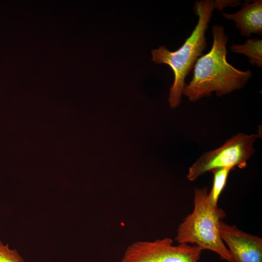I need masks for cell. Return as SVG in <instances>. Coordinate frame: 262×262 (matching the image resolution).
Here are the masks:
<instances>
[{"label":"cell","instance_id":"cell-7","mask_svg":"<svg viewBox=\"0 0 262 262\" xmlns=\"http://www.w3.org/2000/svg\"><path fill=\"white\" fill-rule=\"evenodd\" d=\"M226 19L233 20L242 35L250 37L252 34H262V0H254L243 2L241 10L234 14L223 13Z\"/></svg>","mask_w":262,"mask_h":262},{"label":"cell","instance_id":"cell-3","mask_svg":"<svg viewBox=\"0 0 262 262\" xmlns=\"http://www.w3.org/2000/svg\"><path fill=\"white\" fill-rule=\"evenodd\" d=\"M225 216L224 210L210 203L206 187L195 188L193 210L179 225L175 241L211 250L228 262H237L220 235V222Z\"/></svg>","mask_w":262,"mask_h":262},{"label":"cell","instance_id":"cell-12","mask_svg":"<svg viewBox=\"0 0 262 262\" xmlns=\"http://www.w3.org/2000/svg\"><path fill=\"white\" fill-rule=\"evenodd\" d=\"M124 262V261L121 260L120 261H119V262Z\"/></svg>","mask_w":262,"mask_h":262},{"label":"cell","instance_id":"cell-10","mask_svg":"<svg viewBox=\"0 0 262 262\" xmlns=\"http://www.w3.org/2000/svg\"><path fill=\"white\" fill-rule=\"evenodd\" d=\"M0 262H24V259L16 249H11L8 244L0 240Z\"/></svg>","mask_w":262,"mask_h":262},{"label":"cell","instance_id":"cell-1","mask_svg":"<svg viewBox=\"0 0 262 262\" xmlns=\"http://www.w3.org/2000/svg\"><path fill=\"white\" fill-rule=\"evenodd\" d=\"M212 34L213 43L210 51L197 59L192 79L183 89V94L191 102L210 96L213 92L222 97L240 89L252 77L249 69L240 70L228 62L229 37L223 26L214 25Z\"/></svg>","mask_w":262,"mask_h":262},{"label":"cell","instance_id":"cell-9","mask_svg":"<svg viewBox=\"0 0 262 262\" xmlns=\"http://www.w3.org/2000/svg\"><path fill=\"white\" fill-rule=\"evenodd\" d=\"M233 169L231 167H224L212 170L213 174V185L208 197L211 204L214 207H217L218 199L224 190L229 174Z\"/></svg>","mask_w":262,"mask_h":262},{"label":"cell","instance_id":"cell-11","mask_svg":"<svg viewBox=\"0 0 262 262\" xmlns=\"http://www.w3.org/2000/svg\"><path fill=\"white\" fill-rule=\"evenodd\" d=\"M215 9L221 11L228 7H234L240 5V0H216L214 1Z\"/></svg>","mask_w":262,"mask_h":262},{"label":"cell","instance_id":"cell-6","mask_svg":"<svg viewBox=\"0 0 262 262\" xmlns=\"http://www.w3.org/2000/svg\"><path fill=\"white\" fill-rule=\"evenodd\" d=\"M219 233L237 262H262V238L239 229L221 220Z\"/></svg>","mask_w":262,"mask_h":262},{"label":"cell","instance_id":"cell-2","mask_svg":"<svg viewBox=\"0 0 262 262\" xmlns=\"http://www.w3.org/2000/svg\"><path fill=\"white\" fill-rule=\"evenodd\" d=\"M215 9L213 0L196 1L193 10L198 16V21L183 44L174 51H170L164 46L151 51L152 61L158 64L169 66L174 73V82L169 89L168 98L172 108H176L180 104L186 84L185 79L194 68L197 59L203 55L207 46L205 33Z\"/></svg>","mask_w":262,"mask_h":262},{"label":"cell","instance_id":"cell-8","mask_svg":"<svg viewBox=\"0 0 262 262\" xmlns=\"http://www.w3.org/2000/svg\"><path fill=\"white\" fill-rule=\"evenodd\" d=\"M234 53L243 54L248 58L249 62L258 67L262 66V40L259 39H248L245 44L232 45L230 47Z\"/></svg>","mask_w":262,"mask_h":262},{"label":"cell","instance_id":"cell-4","mask_svg":"<svg viewBox=\"0 0 262 262\" xmlns=\"http://www.w3.org/2000/svg\"><path fill=\"white\" fill-rule=\"evenodd\" d=\"M259 137L258 134L239 133L228 139L221 147L202 154L189 168L188 180L194 181L215 169L245 168L255 152L253 145Z\"/></svg>","mask_w":262,"mask_h":262},{"label":"cell","instance_id":"cell-5","mask_svg":"<svg viewBox=\"0 0 262 262\" xmlns=\"http://www.w3.org/2000/svg\"><path fill=\"white\" fill-rule=\"evenodd\" d=\"M166 237L153 241H137L127 247L122 261L125 262H198L202 250L185 243L173 245Z\"/></svg>","mask_w":262,"mask_h":262}]
</instances>
